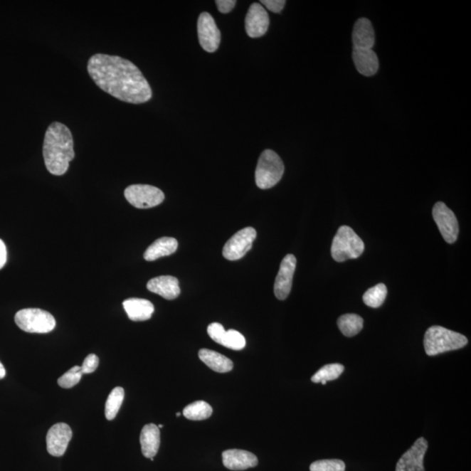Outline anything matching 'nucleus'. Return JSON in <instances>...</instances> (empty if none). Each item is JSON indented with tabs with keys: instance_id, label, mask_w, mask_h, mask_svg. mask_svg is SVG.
Returning <instances> with one entry per match:
<instances>
[{
	"instance_id": "nucleus-6",
	"label": "nucleus",
	"mask_w": 471,
	"mask_h": 471,
	"mask_svg": "<svg viewBox=\"0 0 471 471\" xmlns=\"http://www.w3.org/2000/svg\"><path fill=\"white\" fill-rule=\"evenodd\" d=\"M15 323L21 330L31 334H48L55 329V319L48 312L38 308H26L15 315Z\"/></svg>"
},
{
	"instance_id": "nucleus-13",
	"label": "nucleus",
	"mask_w": 471,
	"mask_h": 471,
	"mask_svg": "<svg viewBox=\"0 0 471 471\" xmlns=\"http://www.w3.org/2000/svg\"><path fill=\"white\" fill-rule=\"evenodd\" d=\"M73 432L65 423H56L46 435V448L53 457H63L71 441Z\"/></svg>"
},
{
	"instance_id": "nucleus-23",
	"label": "nucleus",
	"mask_w": 471,
	"mask_h": 471,
	"mask_svg": "<svg viewBox=\"0 0 471 471\" xmlns=\"http://www.w3.org/2000/svg\"><path fill=\"white\" fill-rule=\"evenodd\" d=\"M200 360L211 369L218 373H227L233 369V362L221 354L210 349H201L199 353Z\"/></svg>"
},
{
	"instance_id": "nucleus-33",
	"label": "nucleus",
	"mask_w": 471,
	"mask_h": 471,
	"mask_svg": "<svg viewBox=\"0 0 471 471\" xmlns=\"http://www.w3.org/2000/svg\"><path fill=\"white\" fill-rule=\"evenodd\" d=\"M236 4L237 1L235 0H217L216 1L218 11L222 14H229L234 9Z\"/></svg>"
},
{
	"instance_id": "nucleus-8",
	"label": "nucleus",
	"mask_w": 471,
	"mask_h": 471,
	"mask_svg": "<svg viewBox=\"0 0 471 471\" xmlns=\"http://www.w3.org/2000/svg\"><path fill=\"white\" fill-rule=\"evenodd\" d=\"M256 238L257 231L253 227H246L238 231L223 246V257L231 261L240 260L252 248Z\"/></svg>"
},
{
	"instance_id": "nucleus-35",
	"label": "nucleus",
	"mask_w": 471,
	"mask_h": 471,
	"mask_svg": "<svg viewBox=\"0 0 471 471\" xmlns=\"http://www.w3.org/2000/svg\"><path fill=\"white\" fill-rule=\"evenodd\" d=\"M6 376V369L4 368V366L1 362H0V380L3 379Z\"/></svg>"
},
{
	"instance_id": "nucleus-1",
	"label": "nucleus",
	"mask_w": 471,
	"mask_h": 471,
	"mask_svg": "<svg viewBox=\"0 0 471 471\" xmlns=\"http://www.w3.org/2000/svg\"><path fill=\"white\" fill-rule=\"evenodd\" d=\"M88 72L100 90L122 102L142 104L152 98L148 80L129 60L97 53L88 60Z\"/></svg>"
},
{
	"instance_id": "nucleus-15",
	"label": "nucleus",
	"mask_w": 471,
	"mask_h": 471,
	"mask_svg": "<svg viewBox=\"0 0 471 471\" xmlns=\"http://www.w3.org/2000/svg\"><path fill=\"white\" fill-rule=\"evenodd\" d=\"M208 334L218 344L233 350H242L246 344L245 339L239 332L226 331L219 323H211L207 328Z\"/></svg>"
},
{
	"instance_id": "nucleus-25",
	"label": "nucleus",
	"mask_w": 471,
	"mask_h": 471,
	"mask_svg": "<svg viewBox=\"0 0 471 471\" xmlns=\"http://www.w3.org/2000/svg\"><path fill=\"white\" fill-rule=\"evenodd\" d=\"M212 408L210 404L203 401H195L184 409V416L189 420H206L212 415Z\"/></svg>"
},
{
	"instance_id": "nucleus-32",
	"label": "nucleus",
	"mask_w": 471,
	"mask_h": 471,
	"mask_svg": "<svg viewBox=\"0 0 471 471\" xmlns=\"http://www.w3.org/2000/svg\"><path fill=\"white\" fill-rule=\"evenodd\" d=\"M260 3L263 4L266 9L272 11V13L280 14L287 2L284 0H262Z\"/></svg>"
},
{
	"instance_id": "nucleus-27",
	"label": "nucleus",
	"mask_w": 471,
	"mask_h": 471,
	"mask_svg": "<svg viewBox=\"0 0 471 471\" xmlns=\"http://www.w3.org/2000/svg\"><path fill=\"white\" fill-rule=\"evenodd\" d=\"M344 366L334 363L322 366L319 371L312 377V381L314 383H320L322 381H330L337 380L342 374L344 372Z\"/></svg>"
},
{
	"instance_id": "nucleus-7",
	"label": "nucleus",
	"mask_w": 471,
	"mask_h": 471,
	"mask_svg": "<svg viewBox=\"0 0 471 471\" xmlns=\"http://www.w3.org/2000/svg\"><path fill=\"white\" fill-rule=\"evenodd\" d=\"M125 199L131 206L137 208H149L159 206L165 199L164 193L148 184H133L127 187Z\"/></svg>"
},
{
	"instance_id": "nucleus-19",
	"label": "nucleus",
	"mask_w": 471,
	"mask_h": 471,
	"mask_svg": "<svg viewBox=\"0 0 471 471\" xmlns=\"http://www.w3.org/2000/svg\"><path fill=\"white\" fill-rule=\"evenodd\" d=\"M353 60L362 75L373 76L379 70V60L373 49L354 48Z\"/></svg>"
},
{
	"instance_id": "nucleus-30",
	"label": "nucleus",
	"mask_w": 471,
	"mask_h": 471,
	"mask_svg": "<svg viewBox=\"0 0 471 471\" xmlns=\"http://www.w3.org/2000/svg\"><path fill=\"white\" fill-rule=\"evenodd\" d=\"M345 462L339 459H329V460H319L312 462L310 471H345Z\"/></svg>"
},
{
	"instance_id": "nucleus-5",
	"label": "nucleus",
	"mask_w": 471,
	"mask_h": 471,
	"mask_svg": "<svg viewBox=\"0 0 471 471\" xmlns=\"http://www.w3.org/2000/svg\"><path fill=\"white\" fill-rule=\"evenodd\" d=\"M285 172V165L279 154L271 149H265L258 159L255 180L257 186L268 190L279 183Z\"/></svg>"
},
{
	"instance_id": "nucleus-14",
	"label": "nucleus",
	"mask_w": 471,
	"mask_h": 471,
	"mask_svg": "<svg viewBox=\"0 0 471 471\" xmlns=\"http://www.w3.org/2000/svg\"><path fill=\"white\" fill-rule=\"evenodd\" d=\"M269 25L268 11L261 4H253L245 17V30L248 36L253 38L264 36L268 32Z\"/></svg>"
},
{
	"instance_id": "nucleus-29",
	"label": "nucleus",
	"mask_w": 471,
	"mask_h": 471,
	"mask_svg": "<svg viewBox=\"0 0 471 471\" xmlns=\"http://www.w3.org/2000/svg\"><path fill=\"white\" fill-rule=\"evenodd\" d=\"M80 369H80V366H73V368L69 370V371L59 378V380H58V384H59L60 387L63 388H71L78 384L79 381L82 380L83 376L82 370Z\"/></svg>"
},
{
	"instance_id": "nucleus-28",
	"label": "nucleus",
	"mask_w": 471,
	"mask_h": 471,
	"mask_svg": "<svg viewBox=\"0 0 471 471\" xmlns=\"http://www.w3.org/2000/svg\"><path fill=\"white\" fill-rule=\"evenodd\" d=\"M387 295V287L384 284H378L365 292L363 295V301L369 307L378 308L384 303Z\"/></svg>"
},
{
	"instance_id": "nucleus-34",
	"label": "nucleus",
	"mask_w": 471,
	"mask_h": 471,
	"mask_svg": "<svg viewBox=\"0 0 471 471\" xmlns=\"http://www.w3.org/2000/svg\"><path fill=\"white\" fill-rule=\"evenodd\" d=\"M7 260V252L5 243L0 239V270L5 266Z\"/></svg>"
},
{
	"instance_id": "nucleus-17",
	"label": "nucleus",
	"mask_w": 471,
	"mask_h": 471,
	"mask_svg": "<svg viewBox=\"0 0 471 471\" xmlns=\"http://www.w3.org/2000/svg\"><path fill=\"white\" fill-rule=\"evenodd\" d=\"M223 463L231 470H245L257 466L258 461L256 455L249 451L229 450L223 453Z\"/></svg>"
},
{
	"instance_id": "nucleus-37",
	"label": "nucleus",
	"mask_w": 471,
	"mask_h": 471,
	"mask_svg": "<svg viewBox=\"0 0 471 471\" xmlns=\"http://www.w3.org/2000/svg\"><path fill=\"white\" fill-rule=\"evenodd\" d=\"M181 416V413H176V416Z\"/></svg>"
},
{
	"instance_id": "nucleus-16",
	"label": "nucleus",
	"mask_w": 471,
	"mask_h": 471,
	"mask_svg": "<svg viewBox=\"0 0 471 471\" xmlns=\"http://www.w3.org/2000/svg\"><path fill=\"white\" fill-rule=\"evenodd\" d=\"M148 290L163 297V298L172 300L180 295L181 290L179 281L173 276H159L150 280L147 284Z\"/></svg>"
},
{
	"instance_id": "nucleus-3",
	"label": "nucleus",
	"mask_w": 471,
	"mask_h": 471,
	"mask_svg": "<svg viewBox=\"0 0 471 471\" xmlns=\"http://www.w3.org/2000/svg\"><path fill=\"white\" fill-rule=\"evenodd\" d=\"M424 349L428 356L462 349L468 344V339L457 332L445 327L433 326L424 335Z\"/></svg>"
},
{
	"instance_id": "nucleus-36",
	"label": "nucleus",
	"mask_w": 471,
	"mask_h": 471,
	"mask_svg": "<svg viewBox=\"0 0 471 471\" xmlns=\"http://www.w3.org/2000/svg\"><path fill=\"white\" fill-rule=\"evenodd\" d=\"M157 427L159 428V430H160V428H163L164 426L162 425V424H160V425H159V426H157Z\"/></svg>"
},
{
	"instance_id": "nucleus-26",
	"label": "nucleus",
	"mask_w": 471,
	"mask_h": 471,
	"mask_svg": "<svg viewBox=\"0 0 471 471\" xmlns=\"http://www.w3.org/2000/svg\"><path fill=\"white\" fill-rule=\"evenodd\" d=\"M123 400H125V389L117 387L112 390L105 405V416L107 420H112L117 417Z\"/></svg>"
},
{
	"instance_id": "nucleus-24",
	"label": "nucleus",
	"mask_w": 471,
	"mask_h": 471,
	"mask_svg": "<svg viewBox=\"0 0 471 471\" xmlns=\"http://www.w3.org/2000/svg\"><path fill=\"white\" fill-rule=\"evenodd\" d=\"M337 324L343 334L346 337H353L362 330L364 320L357 314H347L341 316Z\"/></svg>"
},
{
	"instance_id": "nucleus-2",
	"label": "nucleus",
	"mask_w": 471,
	"mask_h": 471,
	"mask_svg": "<svg viewBox=\"0 0 471 471\" xmlns=\"http://www.w3.org/2000/svg\"><path fill=\"white\" fill-rule=\"evenodd\" d=\"M75 157L70 129L59 122L51 123L46 131L43 157L46 169L53 176H63Z\"/></svg>"
},
{
	"instance_id": "nucleus-4",
	"label": "nucleus",
	"mask_w": 471,
	"mask_h": 471,
	"mask_svg": "<svg viewBox=\"0 0 471 471\" xmlns=\"http://www.w3.org/2000/svg\"><path fill=\"white\" fill-rule=\"evenodd\" d=\"M362 239L349 226L339 228L331 247V254L336 262H344L360 258L364 253Z\"/></svg>"
},
{
	"instance_id": "nucleus-21",
	"label": "nucleus",
	"mask_w": 471,
	"mask_h": 471,
	"mask_svg": "<svg viewBox=\"0 0 471 471\" xmlns=\"http://www.w3.org/2000/svg\"><path fill=\"white\" fill-rule=\"evenodd\" d=\"M140 443L142 455L153 461L160 447L159 428L153 423L147 424L142 430Z\"/></svg>"
},
{
	"instance_id": "nucleus-18",
	"label": "nucleus",
	"mask_w": 471,
	"mask_h": 471,
	"mask_svg": "<svg viewBox=\"0 0 471 471\" xmlns=\"http://www.w3.org/2000/svg\"><path fill=\"white\" fill-rule=\"evenodd\" d=\"M376 42V36L372 23L368 18H359L353 31L354 48L372 49Z\"/></svg>"
},
{
	"instance_id": "nucleus-22",
	"label": "nucleus",
	"mask_w": 471,
	"mask_h": 471,
	"mask_svg": "<svg viewBox=\"0 0 471 471\" xmlns=\"http://www.w3.org/2000/svg\"><path fill=\"white\" fill-rule=\"evenodd\" d=\"M179 247V242L174 238H161L154 241L152 245L146 250L144 257L147 261H154L158 258L169 256L176 253Z\"/></svg>"
},
{
	"instance_id": "nucleus-9",
	"label": "nucleus",
	"mask_w": 471,
	"mask_h": 471,
	"mask_svg": "<svg viewBox=\"0 0 471 471\" xmlns=\"http://www.w3.org/2000/svg\"><path fill=\"white\" fill-rule=\"evenodd\" d=\"M436 226L448 244H454L458 238L459 226L454 212L443 202L435 204L432 211Z\"/></svg>"
},
{
	"instance_id": "nucleus-31",
	"label": "nucleus",
	"mask_w": 471,
	"mask_h": 471,
	"mask_svg": "<svg viewBox=\"0 0 471 471\" xmlns=\"http://www.w3.org/2000/svg\"><path fill=\"white\" fill-rule=\"evenodd\" d=\"M99 366V358L95 354L88 355L83 361V364L80 366L82 373L91 374L94 373L97 369Z\"/></svg>"
},
{
	"instance_id": "nucleus-11",
	"label": "nucleus",
	"mask_w": 471,
	"mask_h": 471,
	"mask_svg": "<svg viewBox=\"0 0 471 471\" xmlns=\"http://www.w3.org/2000/svg\"><path fill=\"white\" fill-rule=\"evenodd\" d=\"M297 260L295 255L288 254L282 260L279 273L274 284V293L276 298L285 300L290 295L295 275Z\"/></svg>"
},
{
	"instance_id": "nucleus-20",
	"label": "nucleus",
	"mask_w": 471,
	"mask_h": 471,
	"mask_svg": "<svg viewBox=\"0 0 471 471\" xmlns=\"http://www.w3.org/2000/svg\"><path fill=\"white\" fill-rule=\"evenodd\" d=\"M127 316L133 322H145L152 317L154 307L149 300L132 298L123 302Z\"/></svg>"
},
{
	"instance_id": "nucleus-12",
	"label": "nucleus",
	"mask_w": 471,
	"mask_h": 471,
	"mask_svg": "<svg viewBox=\"0 0 471 471\" xmlns=\"http://www.w3.org/2000/svg\"><path fill=\"white\" fill-rule=\"evenodd\" d=\"M428 447L425 438L417 439L411 449L401 455L400 460L397 462L396 471H425L423 460Z\"/></svg>"
},
{
	"instance_id": "nucleus-10",
	"label": "nucleus",
	"mask_w": 471,
	"mask_h": 471,
	"mask_svg": "<svg viewBox=\"0 0 471 471\" xmlns=\"http://www.w3.org/2000/svg\"><path fill=\"white\" fill-rule=\"evenodd\" d=\"M198 33L199 43L204 51L208 53L217 51L220 42H221V33L210 14H200L198 21Z\"/></svg>"
}]
</instances>
